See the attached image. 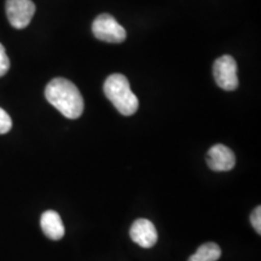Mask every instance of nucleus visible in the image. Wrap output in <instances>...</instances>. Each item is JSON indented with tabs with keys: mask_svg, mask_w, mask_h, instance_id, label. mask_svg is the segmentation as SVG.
Masks as SVG:
<instances>
[{
	"mask_svg": "<svg viewBox=\"0 0 261 261\" xmlns=\"http://www.w3.org/2000/svg\"><path fill=\"white\" fill-rule=\"evenodd\" d=\"M12 127V120L3 108H0V135L8 133Z\"/></svg>",
	"mask_w": 261,
	"mask_h": 261,
	"instance_id": "nucleus-10",
	"label": "nucleus"
},
{
	"mask_svg": "<svg viewBox=\"0 0 261 261\" xmlns=\"http://www.w3.org/2000/svg\"><path fill=\"white\" fill-rule=\"evenodd\" d=\"M40 226L45 236L52 241H60L65 233L63 221H62L60 214L55 211H46L42 213Z\"/></svg>",
	"mask_w": 261,
	"mask_h": 261,
	"instance_id": "nucleus-8",
	"label": "nucleus"
},
{
	"mask_svg": "<svg viewBox=\"0 0 261 261\" xmlns=\"http://www.w3.org/2000/svg\"><path fill=\"white\" fill-rule=\"evenodd\" d=\"M250 221H252L254 230L260 234L261 233V207L260 205H257L255 210L253 211L252 215H250Z\"/></svg>",
	"mask_w": 261,
	"mask_h": 261,
	"instance_id": "nucleus-12",
	"label": "nucleus"
},
{
	"mask_svg": "<svg viewBox=\"0 0 261 261\" xmlns=\"http://www.w3.org/2000/svg\"><path fill=\"white\" fill-rule=\"evenodd\" d=\"M213 74L215 83L223 90L233 91L238 87L237 63L233 57L225 55L214 62Z\"/></svg>",
	"mask_w": 261,
	"mask_h": 261,
	"instance_id": "nucleus-4",
	"label": "nucleus"
},
{
	"mask_svg": "<svg viewBox=\"0 0 261 261\" xmlns=\"http://www.w3.org/2000/svg\"><path fill=\"white\" fill-rule=\"evenodd\" d=\"M10 69V60L5 52V47L0 44V77L4 76Z\"/></svg>",
	"mask_w": 261,
	"mask_h": 261,
	"instance_id": "nucleus-11",
	"label": "nucleus"
},
{
	"mask_svg": "<svg viewBox=\"0 0 261 261\" xmlns=\"http://www.w3.org/2000/svg\"><path fill=\"white\" fill-rule=\"evenodd\" d=\"M5 9L10 24L16 29L27 27L35 14V5L32 0H6Z\"/></svg>",
	"mask_w": 261,
	"mask_h": 261,
	"instance_id": "nucleus-5",
	"label": "nucleus"
},
{
	"mask_svg": "<svg viewBox=\"0 0 261 261\" xmlns=\"http://www.w3.org/2000/svg\"><path fill=\"white\" fill-rule=\"evenodd\" d=\"M221 256V249L217 243L207 242L196 250L188 261H218Z\"/></svg>",
	"mask_w": 261,
	"mask_h": 261,
	"instance_id": "nucleus-9",
	"label": "nucleus"
},
{
	"mask_svg": "<svg viewBox=\"0 0 261 261\" xmlns=\"http://www.w3.org/2000/svg\"><path fill=\"white\" fill-rule=\"evenodd\" d=\"M208 167L215 172L231 171L236 165V156L233 151L223 144H215L208 150Z\"/></svg>",
	"mask_w": 261,
	"mask_h": 261,
	"instance_id": "nucleus-6",
	"label": "nucleus"
},
{
	"mask_svg": "<svg viewBox=\"0 0 261 261\" xmlns=\"http://www.w3.org/2000/svg\"><path fill=\"white\" fill-rule=\"evenodd\" d=\"M92 32L98 40L112 44H120L125 41L126 31L121 24L113 16L108 14H102L93 21Z\"/></svg>",
	"mask_w": 261,
	"mask_h": 261,
	"instance_id": "nucleus-3",
	"label": "nucleus"
},
{
	"mask_svg": "<svg viewBox=\"0 0 261 261\" xmlns=\"http://www.w3.org/2000/svg\"><path fill=\"white\" fill-rule=\"evenodd\" d=\"M129 236L142 248H151L158 242V230L148 219H137L130 226Z\"/></svg>",
	"mask_w": 261,
	"mask_h": 261,
	"instance_id": "nucleus-7",
	"label": "nucleus"
},
{
	"mask_svg": "<svg viewBox=\"0 0 261 261\" xmlns=\"http://www.w3.org/2000/svg\"><path fill=\"white\" fill-rule=\"evenodd\" d=\"M47 102L67 119H77L83 115L84 99L77 87L71 81L56 77L45 89Z\"/></svg>",
	"mask_w": 261,
	"mask_h": 261,
	"instance_id": "nucleus-1",
	"label": "nucleus"
},
{
	"mask_svg": "<svg viewBox=\"0 0 261 261\" xmlns=\"http://www.w3.org/2000/svg\"><path fill=\"white\" fill-rule=\"evenodd\" d=\"M104 93L122 115L130 116L138 110V98L130 90L125 75L113 74L108 76L104 83Z\"/></svg>",
	"mask_w": 261,
	"mask_h": 261,
	"instance_id": "nucleus-2",
	"label": "nucleus"
}]
</instances>
